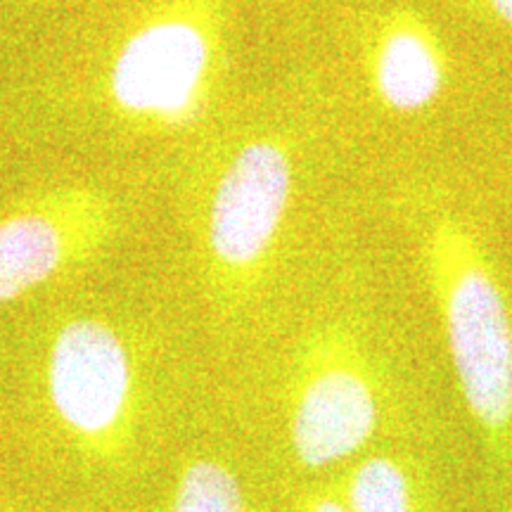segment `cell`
<instances>
[{"mask_svg": "<svg viewBox=\"0 0 512 512\" xmlns=\"http://www.w3.org/2000/svg\"><path fill=\"white\" fill-rule=\"evenodd\" d=\"M216 31L195 0H150L114 31L93 74L95 100L126 131L195 124L216 79Z\"/></svg>", "mask_w": 512, "mask_h": 512, "instance_id": "1", "label": "cell"}, {"mask_svg": "<svg viewBox=\"0 0 512 512\" xmlns=\"http://www.w3.org/2000/svg\"><path fill=\"white\" fill-rule=\"evenodd\" d=\"M460 394L491 458L512 453V313L477 240L441 221L427 245Z\"/></svg>", "mask_w": 512, "mask_h": 512, "instance_id": "2", "label": "cell"}, {"mask_svg": "<svg viewBox=\"0 0 512 512\" xmlns=\"http://www.w3.org/2000/svg\"><path fill=\"white\" fill-rule=\"evenodd\" d=\"M55 430L98 463L124 456L136 437L140 380L133 349L112 320L76 313L50 332L41 366Z\"/></svg>", "mask_w": 512, "mask_h": 512, "instance_id": "3", "label": "cell"}, {"mask_svg": "<svg viewBox=\"0 0 512 512\" xmlns=\"http://www.w3.org/2000/svg\"><path fill=\"white\" fill-rule=\"evenodd\" d=\"M121 226L112 192L64 183L0 214V304L72 275L105 252Z\"/></svg>", "mask_w": 512, "mask_h": 512, "instance_id": "4", "label": "cell"}, {"mask_svg": "<svg viewBox=\"0 0 512 512\" xmlns=\"http://www.w3.org/2000/svg\"><path fill=\"white\" fill-rule=\"evenodd\" d=\"M380 387L358 344L325 332L306 347L290 394V444L309 470L356 456L380 425Z\"/></svg>", "mask_w": 512, "mask_h": 512, "instance_id": "5", "label": "cell"}, {"mask_svg": "<svg viewBox=\"0 0 512 512\" xmlns=\"http://www.w3.org/2000/svg\"><path fill=\"white\" fill-rule=\"evenodd\" d=\"M292 197V162L275 140L242 145L209 195L204 245L219 278L235 283L259 271L283 228Z\"/></svg>", "mask_w": 512, "mask_h": 512, "instance_id": "6", "label": "cell"}, {"mask_svg": "<svg viewBox=\"0 0 512 512\" xmlns=\"http://www.w3.org/2000/svg\"><path fill=\"white\" fill-rule=\"evenodd\" d=\"M377 91L389 107L401 112L422 110L437 98L444 67L425 31L401 27L382 41L375 62Z\"/></svg>", "mask_w": 512, "mask_h": 512, "instance_id": "7", "label": "cell"}, {"mask_svg": "<svg viewBox=\"0 0 512 512\" xmlns=\"http://www.w3.org/2000/svg\"><path fill=\"white\" fill-rule=\"evenodd\" d=\"M164 512H249L238 475L216 458L185 460Z\"/></svg>", "mask_w": 512, "mask_h": 512, "instance_id": "8", "label": "cell"}, {"mask_svg": "<svg viewBox=\"0 0 512 512\" xmlns=\"http://www.w3.org/2000/svg\"><path fill=\"white\" fill-rule=\"evenodd\" d=\"M339 496L354 512H418L411 475L389 456L361 460Z\"/></svg>", "mask_w": 512, "mask_h": 512, "instance_id": "9", "label": "cell"}, {"mask_svg": "<svg viewBox=\"0 0 512 512\" xmlns=\"http://www.w3.org/2000/svg\"><path fill=\"white\" fill-rule=\"evenodd\" d=\"M297 512H354V510L342 501V496L313 494L304 498Z\"/></svg>", "mask_w": 512, "mask_h": 512, "instance_id": "10", "label": "cell"}, {"mask_svg": "<svg viewBox=\"0 0 512 512\" xmlns=\"http://www.w3.org/2000/svg\"><path fill=\"white\" fill-rule=\"evenodd\" d=\"M491 8L498 17L512 24V0H491Z\"/></svg>", "mask_w": 512, "mask_h": 512, "instance_id": "11", "label": "cell"}]
</instances>
